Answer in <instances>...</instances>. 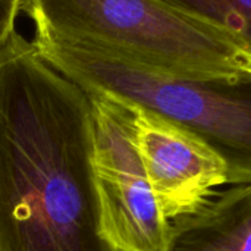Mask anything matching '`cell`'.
<instances>
[{"label":"cell","instance_id":"cell-7","mask_svg":"<svg viewBox=\"0 0 251 251\" xmlns=\"http://www.w3.org/2000/svg\"><path fill=\"white\" fill-rule=\"evenodd\" d=\"M190 15L225 26L251 43V0H162Z\"/></svg>","mask_w":251,"mask_h":251},{"label":"cell","instance_id":"cell-3","mask_svg":"<svg viewBox=\"0 0 251 251\" xmlns=\"http://www.w3.org/2000/svg\"><path fill=\"white\" fill-rule=\"evenodd\" d=\"M35 31L85 43L156 69L251 76V43L162 0H24Z\"/></svg>","mask_w":251,"mask_h":251},{"label":"cell","instance_id":"cell-1","mask_svg":"<svg viewBox=\"0 0 251 251\" xmlns=\"http://www.w3.org/2000/svg\"><path fill=\"white\" fill-rule=\"evenodd\" d=\"M93 154L90 97L13 31L0 49V251H116Z\"/></svg>","mask_w":251,"mask_h":251},{"label":"cell","instance_id":"cell-5","mask_svg":"<svg viewBox=\"0 0 251 251\" xmlns=\"http://www.w3.org/2000/svg\"><path fill=\"white\" fill-rule=\"evenodd\" d=\"M135 141L157 204L171 222L199 212L229 184L225 160L207 143L138 107Z\"/></svg>","mask_w":251,"mask_h":251},{"label":"cell","instance_id":"cell-8","mask_svg":"<svg viewBox=\"0 0 251 251\" xmlns=\"http://www.w3.org/2000/svg\"><path fill=\"white\" fill-rule=\"evenodd\" d=\"M24 0H0V49L15 31V21L22 12Z\"/></svg>","mask_w":251,"mask_h":251},{"label":"cell","instance_id":"cell-2","mask_svg":"<svg viewBox=\"0 0 251 251\" xmlns=\"http://www.w3.org/2000/svg\"><path fill=\"white\" fill-rule=\"evenodd\" d=\"M41 57L85 94L106 96L174 122L226 163L229 184L251 182V76L209 78L156 69L35 31Z\"/></svg>","mask_w":251,"mask_h":251},{"label":"cell","instance_id":"cell-6","mask_svg":"<svg viewBox=\"0 0 251 251\" xmlns=\"http://www.w3.org/2000/svg\"><path fill=\"white\" fill-rule=\"evenodd\" d=\"M166 251H251V182L216 194L199 212L172 221Z\"/></svg>","mask_w":251,"mask_h":251},{"label":"cell","instance_id":"cell-4","mask_svg":"<svg viewBox=\"0 0 251 251\" xmlns=\"http://www.w3.org/2000/svg\"><path fill=\"white\" fill-rule=\"evenodd\" d=\"M94 121V175L106 240L116 251H166L172 222L162 213L135 141V107L87 94Z\"/></svg>","mask_w":251,"mask_h":251}]
</instances>
